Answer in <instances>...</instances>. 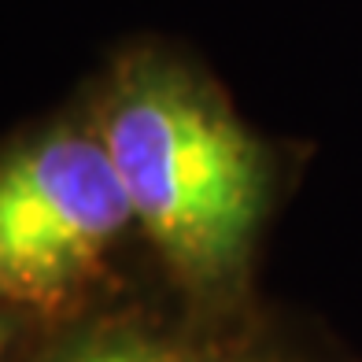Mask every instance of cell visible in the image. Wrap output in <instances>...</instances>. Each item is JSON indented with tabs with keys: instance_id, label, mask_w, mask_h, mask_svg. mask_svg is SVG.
<instances>
[{
	"instance_id": "cell-3",
	"label": "cell",
	"mask_w": 362,
	"mask_h": 362,
	"mask_svg": "<svg viewBox=\"0 0 362 362\" xmlns=\"http://www.w3.org/2000/svg\"><path fill=\"white\" fill-rule=\"evenodd\" d=\"M52 362H288L277 344L237 310L192 318L122 315L93 325Z\"/></svg>"
},
{
	"instance_id": "cell-4",
	"label": "cell",
	"mask_w": 362,
	"mask_h": 362,
	"mask_svg": "<svg viewBox=\"0 0 362 362\" xmlns=\"http://www.w3.org/2000/svg\"><path fill=\"white\" fill-rule=\"evenodd\" d=\"M11 340H15V322L8 310H0V358H4V351L11 348Z\"/></svg>"
},
{
	"instance_id": "cell-1",
	"label": "cell",
	"mask_w": 362,
	"mask_h": 362,
	"mask_svg": "<svg viewBox=\"0 0 362 362\" xmlns=\"http://www.w3.org/2000/svg\"><path fill=\"white\" fill-rule=\"evenodd\" d=\"M93 126L134 222L192 310H237L274 204V152L237 119L215 78L156 45L115 59Z\"/></svg>"
},
{
	"instance_id": "cell-2",
	"label": "cell",
	"mask_w": 362,
	"mask_h": 362,
	"mask_svg": "<svg viewBox=\"0 0 362 362\" xmlns=\"http://www.w3.org/2000/svg\"><path fill=\"white\" fill-rule=\"evenodd\" d=\"M134 207L93 119H63L0 159V310L67 318L107 274Z\"/></svg>"
}]
</instances>
